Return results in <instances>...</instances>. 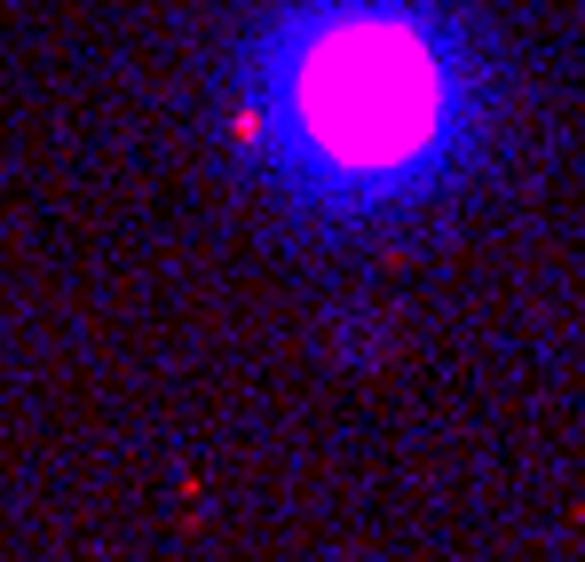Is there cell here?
Here are the masks:
<instances>
[{
  "label": "cell",
  "mask_w": 585,
  "mask_h": 562,
  "mask_svg": "<svg viewBox=\"0 0 585 562\" xmlns=\"http://www.w3.org/2000/svg\"><path fill=\"white\" fill-rule=\"evenodd\" d=\"M285 95H293V127L317 143V159L364 175V167H403L435 136L443 80L411 24L349 16V24H325L293 56Z\"/></svg>",
  "instance_id": "6da1fadb"
}]
</instances>
